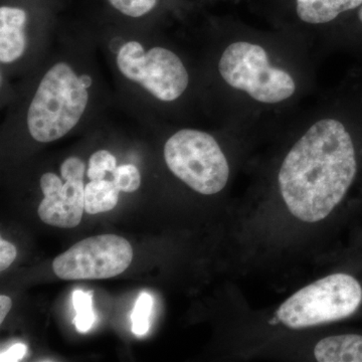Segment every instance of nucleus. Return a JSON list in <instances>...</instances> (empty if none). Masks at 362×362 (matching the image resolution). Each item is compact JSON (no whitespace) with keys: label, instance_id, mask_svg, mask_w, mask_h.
Segmentation results:
<instances>
[{"label":"nucleus","instance_id":"nucleus-10","mask_svg":"<svg viewBox=\"0 0 362 362\" xmlns=\"http://www.w3.org/2000/svg\"><path fill=\"white\" fill-rule=\"evenodd\" d=\"M263 354L317 362H362V331H307L276 340Z\"/></svg>","mask_w":362,"mask_h":362},{"label":"nucleus","instance_id":"nucleus-18","mask_svg":"<svg viewBox=\"0 0 362 362\" xmlns=\"http://www.w3.org/2000/svg\"><path fill=\"white\" fill-rule=\"evenodd\" d=\"M112 177L118 189L128 194L136 192L141 185V175L133 164L117 166L115 171L112 173Z\"/></svg>","mask_w":362,"mask_h":362},{"label":"nucleus","instance_id":"nucleus-22","mask_svg":"<svg viewBox=\"0 0 362 362\" xmlns=\"http://www.w3.org/2000/svg\"><path fill=\"white\" fill-rule=\"evenodd\" d=\"M13 306L11 298L1 295L0 296V323L4 322V319Z\"/></svg>","mask_w":362,"mask_h":362},{"label":"nucleus","instance_id":"nucleus-21","mask_svg":"<svg viewBox=\"0 0 362 362\" xmlns=\"http://www.w3.org/2000/svg\"><path fill=\"white\" fill-rule=\"evenodd\" d=\"M350 240H351L350 249L362 254V225L350 235Z\"/></svg>","mask_w":362,"mask_h":362},{"label":"nucleus","instance_id":"nucleus-3","mask_svg":"<svg viewBox=\"0 0 362 362\" xmlns=\"http://www.w3.org/2000/svg\"><path fill=\"white\" fill-rule=\"evenodd\" d=\"M362 317V259L349 250L342 265L298 288L270 310L246 312V356L280 338Z\"/></svg>","mask_w":362,"mask_h":362},{"label":"nucleus","instance_id":"nucleus-9","mask_svg":"<svg viewBox=\"0 0 362 362\" xmlns=\"http://www.w3.org/2000/svg\"><path fill=\"white\" fill-rule=\"evenodd\" d=\"M61 177L47 173L40 178L45 197L37 214L47 225L73 228L80 225L85 211V162L78 157H68L62 163Z\"/></svg>","mask_w":362,"mask_h":362},{"label":"nucleus","instance_id":"nucleus-16","mask_svg":"<svg viewBox=\"0 0 362 362\" xmlns=\"http://www.w3.org/2000/svg\"><path fill=\"white\" fill-rule=\"evenodd\" d=\"M153 299L148 293H141L136 301L131 320L132 332L136 337H144L150 328V315H151Z\"/></svg>","mask_w":362,"mask_h":362},{"label":"nucleus","instance_id":"nucleus-1","mask_svg":"<svg viewBox=\"0 0 362 362\" xmlns=\"http://www.w3.org/2000/svg\"><path fill=\"white\" fill-rule=\"evenodd\" d=\"M259 145L238 228L246 274L335 254L340 235L362 225L361 69Z\"/></svg>","mask_w":362,"mask_h":362},{"label":"nucleus","instance_id":"nucleus-23","mask_svg":"<svg viewBox=\"0 0 362 362\" xmlns=\"http://www.w3.org/2000/svg\"><path fill=\"white\" fill-rule=\"evenodd\" d=\"M206 1H211V0H206Z\"/></svg>","mask_w":362,"mask_h":362},{"label":"nucleus","instance_id":"nucleus-7","mask_svg":"<svg viewBox=\"0 0 362 362\" xmlns=\"http://www.w3.org/2000/svg\"><path fill=\"white\" fill-rule=\"evenodd\" d=\"M275 30L301 35L323 52L333 33L361 6L362 0H255Z\"/></svg>","mask_w":362,"mask_h":362},{"label":"nucleus","instance_id":"nucleus-15","mask_svg":"<svg viewBox=\"0 0 362 362\" xmlns=\"http://www.w3.org/2000/svg\"><path fill=\"white\" fill-rule=\"evenodd\" d=\"M73 304L77 312L74 321L76 329L81 333L88 332L96 320V316L93 311V292L76 290L73 293Z\"/></svg>","mask_w":362,"mask_h":362},{"label":"nucleus","instance_id":"nucleus-2","mask_svg":"<svg viewBox=\"0 0 362 362\" xmlns=\"http://www.w3.org/2000/svg\"><path fill=\"white\" fill-rule=\"evenodd\" d=\"M213 77L230 129L261 144L282 127L315 89L320 52L310 40L282 30L233 21L221 30Z\"/></svg>","mask_w":362,"mask_h":362},{"label":"nucleus","instance_id":"nucleus-13","mask_svg":"<svg viewBox=\"0 0 362 362\" xmlns=\"http://www.w3.org/2000/svg\"><path fill=\"white\" fill-rule=\"evenodd\" d=\"M119 192L113 180H90L85 187V211L90 214L107 213L118 204Z\"/></svg>","mask_w":362,"mask_h":362},{"label":"nucleus","instance_id":"nucleus-5","mask_svg":"<svg viewBox=\"0 0 362 362\" xmlns=\"http://www.w3.org/2000/svg\"><path fill=\"white\" fill-rule=\"evenodd\" d=\"M163 153L170 173L204 197L221 194L232 178V157L207 131L181 128L168 138Z\"/></svg>","mask_w":362,"mask_h":362},{"label":"nucleus","instance_id":"nucleus-17","mask_svg":"<svg viewBox=\"0 0 362 362\" xmlns=\"http://www.w3.org/2000/svg\"><path fill=\"white\" fill-rule=\"evenodd\" d=\"M116 168V157L108 150H98L90 157L87 176L90 180H105L107 173L112 175Z\"/></svg>","mask_w":362,"mask_h":362},{"label":"nucleus","instance_id":"nucleus-4","mask_svg":"<svg viewBox=\"0 0 362 362\" xmlns=\"http://www.w3.org/2000/svg\"><path fill=\"white\" fill-rule=\"evenodd\" d=\"M90 84V77L78 75L66 62L45 71L26 112V125L33 139L56 141L73 130L89 104Z\"/></svg>","mask_w":362,"mask_h":362},{"label":"nucleus","instance_id":"nucleus-11","mask_svg":"<svg viewBox=\"0 0 362 362\" xmlns=\"http://www.w3.org/2000/svg\"><path fill=\"white\" fill-rule=\"evenodd\" d=\"M39 0H2L0 6V62L9 65L23 56L28 47L26 28Z\"/></svg>","mask_w":362,"mask_h":362},{"label":"nucleus","instance_id":"nucleus-6","mask_svg":"<svg viewBox=\"0 0 362 362\" xmlns=\"http://www.w3.org/2000/svg\"><path fill=\"white\" fill-rule=\"evenodd\" d=\"M116 64L124 77L164 103L178 101L192 86L187 64L168 47L145 49L140 42L129 40L117 52Z\"/></svg>","mask_w":362,"mask_h":362},{"label":"nucleus","instance_id":"nucleus-20","mask_svg":"<svg viewBox=\"0 0 362 362\" xmlns=\"http://www.w3.org/2000/svg\"><path fill=\"white\" fill-rule=\"evenodd\" d=\"M28 352V347L23 343H16L13 346L9 347L6 351L1 352L0 361L1 362H16L23 361Z\"/></svg>","mask_w":362,"mask_h":362},{"label":"nucleus","instance_id":"nucleus-8","mask_svg":"<svg viewBox=\"0 0 362 362\" xmlns=\"http://www.w3.org/2000/svg\"><path fill=\"white\" fill-rule=\"evenodd\" d=\"M133 259L130 243L116 235L87 238L52 262L54 273L62 280H99L120 275Z\"/></svg>","mask_w":362,"mask_h":362},{"label":"nucleus","instance_id":"nucleus-14","mask_svg":"<svg viewBox=\"0 0 362 362\" xmlns=\"http://www.w3.org/2000/svg\"><path fill=\"white\" fill-rule=\"evenodd\" d=\"M108 6L124 18L140 20L170 6L173 0H106Z\"/></svg>","mask_w":362,"mask_h":362},{"label":"nucleus","instance_id":"nucleus-19","mask_svg":"<svg viewBox=\"0 0 362 362\" xmlns=\"http://www.w3.org/2000/svg\"><path fill=\"white\" fill-rule=\"evenodd\" d=\"M16 258V247L6 240H0V271L4 272L9 268Z\"/></svg>","mask_w":362,"mask_h":362},{"label":"nucleus","instance_id":"nucleus-12","mask_svg":"<svg viewBox=\"0 0 362 362\" xmlns=\"http://www.w3.org/2000/svg\"><path fill=\"white\" fill-rule=\"evenodd\" d=\"M344 51L362 56V4L331 35L323 52Z\"/></svg>","mask_w":362,"mask_h":362}]
</instances>
